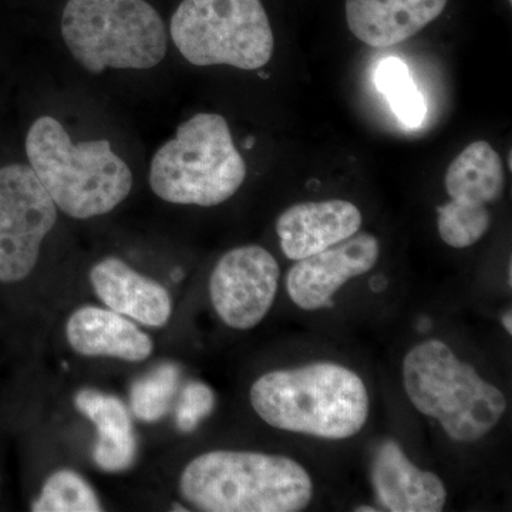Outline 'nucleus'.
Segmentation results:
<instances>
[{"label":"nucleus","instance_id":"obj_3","mask_svg":"<svg viewBox=\"0 0 512 512\" xmlns=\"http://www.w3.org/2000/svg\"><path fill=\"white\" fill-rule=\"evenodd\" d=\"M25 147L30 168L56 207L74 220L109 214L133 188V174L109 140L74 144L55 117H39Z\"/></svg>","mask_w":512,"mask_h":512},{"label":"nucleus","instance_id":"obj_14","mask_svg":"<svg viewBox=\"0 0 512 512\" xmlns=\"http://www.w3.org/2000/svg\"><path fill=\"white\" fill-rule=\"evenodd\" d=\"M448 0H346L350 32L370 47L386 49L430 25Z\"/></svg>","mask_w":512,"mask_h":512},{"label":"nucleus","instance_id":"obj_24","mask_svg":"<svg viewBox=\"0 0 512 512\" xmlns=\"http://www.w3.org/2000/svg\"><path fill=\"white\" fill-rule=\"evenodd\" d=\"M356 511L357 512H363V511H366V512H375L377 511L376 508H370V507H357L356 508Z\"/></svg>","mask_w":512,"mask_h":512},{"label":"nucleus","instance_id":"obj_1","mask_svg":"<svg viewBox=\"0 0 512 512\" xmlns=\"http://www.w3.org/2000/svg\"><path fill=\"white\" fill-rule=\"evenodd\" d=\"M249 399L269 426L319 439H350L369 417L362 377L333 362L265 373L252 384Z\"/></svg>","mask_w":512,"mask_h":512},{"label":"nucleus","instance_id":"obj_10","mask_svg":"<svg viewBox=\"0 0 512 512\" xmlns=\"http://www.w3.org/2000/svg\"><path fill=\"white\" fill-rule=\"evenodd\" d=\"M379 256V239L357 232L325 251L296 261L286 275V291L303 311L328 308L346 282L375 268Z\"/></svg>","mask_w":512,"mask_h":512},{"label":"nucleus","instance_id":"obj_4","mask_svg":"<svg viewBox=\"0 0 512 512\" xmlns=\"http://www.w3.org/2000/svg\"><path fill=\"white\" fill-rule=\"evenodd\" d=\"M403 384L413 406L439 421L448 439L457 443L483 439L507 410L504 393L441 340H426L407 353Z\"/></svg>","mask_w":512,"mask_h":512},{"label":"nucleus","instance_id":"obj_6","mask_svg":"<svg viewBox=\"0 0 512 512\" xmlns=\"http://www.w3.org/2000/svg\"><path fill=\"white\" fill-rule=\"evenodd\" d=\"M62 35L90 73L153 69L167 55L164 20L146 0H69Z\"/></svg>","mask_w":512,"mask_h":512},{"label":"nucleus","instance_id":"obj_21","mask_svg":"<svg viewBox=\"0 0 512 512\" xmlns=\"http://www.w3.org/2000/svg\"><path fill=\"white\" fill-rule=\"evenodd\" d=\"M440 238L451 248L473 247L487 234L491 217L484 204L453 200L437 208Z\"/></svg>","mask_w":512,"mask_h":512},{"label":"nucleus","instance_id":"obj_25","mask_svg":"<svg viewBox=\"0 0 512 512\" xmlns=\"http://www.w3.org/2000/svg\"><path fill=\"white\" fill-rule=\"evenodd\" d=\"M508 2H510V3H511V2H512V0H508Z\"/></svg>","mask_w":512,"mask_h":512},{"label":"nucleus","instance_id":"obj_13","mask_svg":"<svg viewBox=\"0 0 512 512\" xmlns=\"http://www.w3.org/2000/svg\"><path fill=\"white\" fill-rule=\"evenodd\" d=\"M90 282L107 308L140 325L163 328L171 318L173 301L167 289L117 256L97 262L90 271Z\"/></svg>","mask_w":512,"mask_h":512},{"label":"nucleus","instance_id":"obj_8","mask_svg":"<svg viewBox=\"0 0 512 512\" xmlns=\"http://www.w3.org/2000/svg\"><path fill=\"white\" fill-rule=\"evenodd\" d=\"M56 221V204L30 165L0 168V282L32 274Z\"/></svg>","mask_w":512,"mask_h":512},{"label":"nucleus","instance_id":"obj_7","mask_svg":"<svg viewBox=\"0 0 512 512\" xmlns=\"http://www.w3.org/2000/svg\"><path fill=\"white\" fill-rule=\"evenodd\" d=\"M170 33L194 66L258 70L274 55V32L261 0H183Z\"/></svg>","mask_w":512,"mask_h":512},{"label":"nucleus","instance_id":"obj_9","mask_svg":"<svg viewBox=\"0 0 512 512\" xmlns=\"http://www.w3.org/2000/svg\"><path fill=\"white\" fill-rule=\"evenodd\" d=\"M278 261L259 245L227 252L210 278V298L215 312L229 328L248 330L265 319L278 293Z\"/></svg>","mask_w":512,"mask_h":512},{"label":"nucleus","instance_id":"obj_20","mask_svg":"<svg viewBox=\"0 0 512 512\" xmlns=\"http://www.w3.org/2000/svg\"><path fill=\"white\" fill-rule=\"evenodd\" d=\"M180 383V370L173 363H164L140 377L130 389L131 412L137 419L153 423L163 419Z\"/></svg>","mask_w":512,"mask_h":512},{"label":"nucleus","instance_id":"obj_23","mask_svg":"<svg viewBox=\"0 0 512 512\" xmlns=\"http://www.w3.org/2000/svg\"><path fill=\"white\" fill-rule=\"evenodd\" d=\"M503 326L507 330L508 335L512 333V315L511 311L505 312L503 315Z\"/></svg>","mask_w":512,"mask_h":512},{"label":"nucleus","instance_id":"obj_19","mask_svg":"<svg viewBox=\"0 0 512 512\" xmlns=\"http://www.w3.org/2000/svg\"><path fill=\"white\" fill-rule=\"evenodd\" d=\"M33 512H99L103 511L92 485L73 470H59L47 478Z\"/></svg>","mask_w":512,"mask_h":512},{"label":"nucleus","instance_id":"obj_11","mask_svg":"<svg viewBox=\"0 0 512 512\" xmlns=\"http://www.w3.org/2000/svg\"><path fill=\"white\" fill-rule=\"evenodd\" d=\"M362 212L352 202H301L279 215L276 232L286 258L292 261L325 251L359 232Z\"/></svg>","mask_w":512,"mask_h":512},{"label":"nucleus","instance_id":"obj_12","mask_svg":"<svg viewBox=\"0 0 512 512\" xmlns=\"http://www.w3.org/2000/svg\"><path fill=\"white\" fill-rule=\"evenodd\" d=\"M377 501L392 512H440L447 503L446 485L421 470L394 440L383 441L372 463Z\"/></svg>","mask_w":512,"mask_h":512},{"label":"nucleus","instance_id":"obj_16","mask_svg":"<svg viewBox=\"0 0 512 512\" xmlns=\"http://www.w3.org/2000/svg\"><path fill=\"white\" fill-rule=\"evenodd\" d=\"M74 404L96 427L94 463L106 473H121L133 466L137 439L126 404L113 394L93 389L77 393Z\"/></svg>","mask_w":512,"mask_h":512},{"label":"nucleus","instance_id":"obj_17","mask_svg":"<svg viewBox=\"0 0 512 512\" xmlns=\"http://www.w3.org/2000/svg\"><path fill=\"white\" fill-rule=\"evenodd\" d=\"M444 185L453 200L484 205L497 201L505 188L503 160L487 141H474L448 165Z\"/></svg>","mask_w":512,"mask_h":512},{"label":"nucleus","instance_id":"obj_22","mask_svg":"<svg viewBox=\"0 0 512 512\" xmlns=\"http://www.w3.org/2000/svg\"><path fill=\"white\" fill-rule=\"evenodd\" d=\"M214 406V394L202 383H190L184 389L183 397L177 407L175 421L181 431H192Z\"/></svg>","mask_w":512,"mask_h":512},{"label":"nucleus","instance_id":"obj_18","mask_svg":"<svg viewBox=\"0 0 512 512\" xmlns=\"http://www.w3.org/2000/svg\"><path fill=\"white\" fill-rule=\"evenodd\" d=\"M375 82L403 126L417 128L423 124L427 114L426 99L406 63L397 57L384 59L377 67Z\"/></svg>","mask_w":512,"mask_h":512},{"label":"nucleus","instance_id":"obj_2","mask_svg":"<svg viewBox=\"0 0 512 512\" xmlns=\"http://www.w3.org/2000/svg\"><path fill=\"white\" fill-rule=\"evenodd\" d=\"M180 493L198 511L299 512L311 504L313 483L293 458L215 450L188 463Z\"/></svg>","mask_w":512,"mask_h":512},{"label":"nucleus","instance_id":"obj_5","mask_svg":"<svg viewBox=\"0 0 512 512\" xmlns=\"http://www.w3.org/2000/svg\"><path fill=\"white\" fill-rule=\"evenodd\" d=\"M247 178V164L237 150L227 120L200 113L184 121L174 138L151 160V190L161 200L180 205L217 207L237 194Z\"/></svg>","mask_w":512,"mask_h":512},{"label":"nucleus","instance_id":"obj_15","mask_svg":"<svg viewBox=\"0 0 512 512\" xmlns=\"http://www.w3.org/2000/svg\"><path fill=\"white\" fill-rule=\"evenodd\" d=\"M70 348L86 357H113L124 362H143L154 343L133 320L99 306L77 309L66 325Z\"/></svg>","mask_w":512,"mask_h":512}]
</instances>
